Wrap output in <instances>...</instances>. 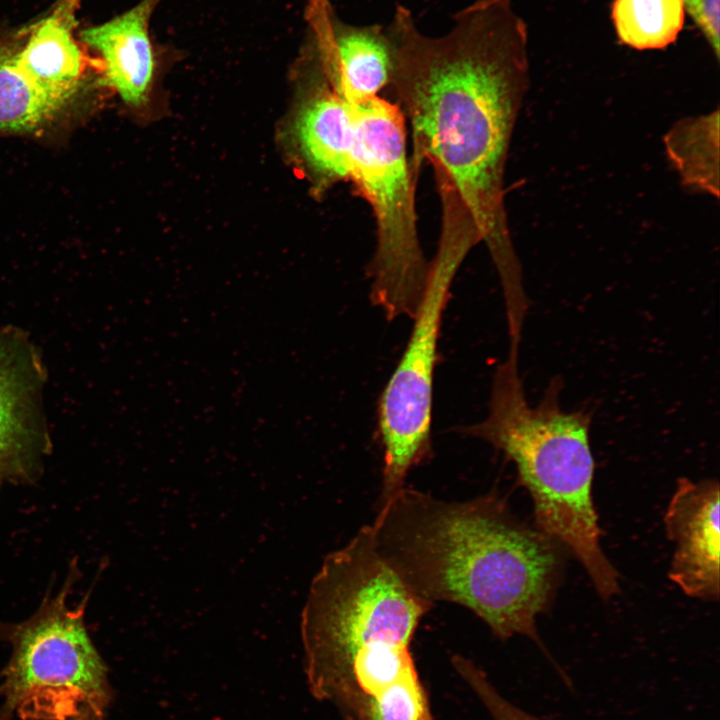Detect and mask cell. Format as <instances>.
Masks as SVG:
<instances>
[{
    "mask_svg": "<svg viewBox=\"0 0 720 720\" xmlns=\"http://www.w3.org/2000/svg\"><path fill=\"white\" fill-rule=\"evenodd\" d=\"M389 37L392 84L415 154L433 166L440 235L487 246L501 279L521 266L509 233L504 175L529 84L528 30L511 0H477L441 36L397 7Z\"/></svg>",
    "mask_w": 720,
    "mask_h": 720,
    "instance_id": "1",
    "label": "cell"
},
{
    "mask_svg": "<svg viewBox=\"0 0 720 720\" xmlns=\"http://www.w3.org/2000/svg\"><path fill=\"white\" fill-rule=\"evenodd\" d=\"M369 524L379 553L417 595L470 609L500 639L541 644L536 618L551 604L562 546L487 494L445 501L406 488Z\"/></svg>",
    "mask_w": 720,
    "mask_h": 720,
    "instance_id": "2",
    "label": "cell"
},
{
    "mask_svg": "<svg viewBox=\"0 0 720 720\" xmlns=\"http://www.w3.org/2000/svg\"><path fill=\"white\" fill-rule=\"evenodd\" d=\"M433 603L379 553L370 525L324 559L301 618L312 694L364 720L393 691L420 681L410 644Z\"/></svg>",
    "mask_w": 720,
    "mask_h": 720,
    "instance_id": "3",
    "label": "cell"
},
{
    "mask_svg": "<svg viewBox=\"0 0 720 720\" xmlns=\"http://www.w3.org/2000/svg\"><path fill=\"white\" fill-rule=\"evenodd\" d=\"M561 388V379L553 378L539 404L530 406L518 358L508 355L496 368L487 417L463 431L488 442L515 464L518 481L533 500L536 528L567 548L598 594L609 599L619 592V582L601 547L593 502L591 414L562 410Z\"/></svg>",
    "mask_w": 720,
    "mask_h": 720,
    "instance_id": "4",
    "label": "cell"
},
{
    "mask_svg": "<svg viewBox=\"0 0 720 720\" xmlns=\"http://www.w3.org/2000/svg\"><path fill=\"white\" fill-rule=\"evenodd\" d=\"M68 577L37 611L15 624H0L12 648L0 673V720H104L113 690L108 668L84 621L87 597L68 605L76 576Z\"/></svg>",
    "mask_w": 720,
    "mask_h": 720,
    "instance_id": "5",
    "label": "cell"
},
{
    "mask_svg": "<svg viewBox=\"0 0 720 720\" xmlns=\"http://www.w3.org/2000/svg\"><path fill=\"white\" fill-rule=\"evenodd\" d=\"M353 108L350 181L370 204L376 224V247L369 266L370 298L390 321L413 318L430 264L418 237L405 118L398 105L379 96Z\"/></svg>",
    "mask_w": 720,
    "mask_h": 720,
    "instance_id": "6",
    "label": "cell"
},
{
    "mask_svg": "<svg viewBox=\"0 0 720 720\" xmlns=\"http://www.w3.org/2000/svg\"><path fill=\"white\" fill-rule=\"evenodd\" d=\"M464 258L457 252L437 249L412 318L408 343L380 395L377 435L383 449V469L378 505L401 490L410 470L431 456L433 381L440 327L450 287Z\"/></svg>",
    "mask_w": 720,
    "mask_h": 720,
    "instance_id": "7",
    "label": "cell"
},
{
    "mask_svg": "<svg viewBox=\"0 0 720 720\" xmlns=\"http://www.w3.org/2000/svg\"><path fill=\"white\" fill-rule=\"evenodd\" d=\"M43 369L16 330L0 332V486L30 482L50 448L40 407Z\"/></svg>",
    "mask_w": 720,
    "mask_h": 720,
    "instance_id": "8",
    "label": "cell"
},
{
    "mask_svg": "<svg viewBox=\"0 0 720 720\" xmlns=\"http://www.w3.org/2000/svg\"><path fill=\"white\" fill-rule=\"evenodd\" d=\"M719 483L714 479L677 481L664 524L675 551L669 578L689 597L719 599Z\"/></svg>",
    "mask_w": 720,
    "mask_h": 720,
    "instance_id": "9",
    "label": "cell"
},
{
    "mask_svg": "<svg viewBox=\"0 0 720 720\" xmlns=\"http://www.w3.org/2000/svg\"><path fill=\"white\" fill-rule=\"evenodd\" d=\"M326 0H313L311 18L325 75L351 106L378 96L390 83L393 55L386 28L342 22Z\"/></svg>",
    "mask_w": 720,
    "mask_h": 720,
    "instance_id": "10",
    "label": "cell"
},
{
    "mask_svg": "<svg viewBox=\"0 0 720 720\" xmlns=\"http://www.w3.org/2000/svg\"><path fill=\"white\" fill-rule=\"evenodd\" d=\"M159 1L143 0L124 14L81 32L82 41L101 56L102 84L130 105L142 104L150 89L155 64L148 22Z\"/></svg>",
    "mask_w": 720,
    "mask_h": 720,
    "instance_id": "11",
    "label": "cell"
},
{
    "mask_svg": "<svg viewBox=\"0 0 720 720\" xmlns=\"http://www.w3.org/2000/svg\"><path fill=\"white\" fill-rule=\"evenodd\" d=\"M294 138L309 170L324 185L348 181L355 141L354 108L324 81L300 106Z\"/></svg>",
    "mask_w": 720,
    "mask_h": 720,
    "instance_id": "12",
    "label": "cell"
},
{
    "mask_svg": "<svg viewBox=\"0 0 720 720\" xmlns=\"http://www.w3.org/2000/svg\"><path fill=\"white\" fill-rule=\"evenodd\" d=\"M18 43H0V136L42 132L64 117L78 97L45 88L20 66Z\"/></svg>",
    "mask_w": 720,
    "mask_h": 720,
    "instance_id": "13",
    "label": "cell"
},
{
    "mask_svg": "<svg viewBox=\"0 0 720 720\" xmlns=\"http://www.w3.org/2000/svg\"><path fill=\"white\" fill-rule=\"evenodd\" d=\"M17 60L45 88L80 96L85 59L64 16H51L35 26L26 40L18 43Z\"/></svg>",
    "mask_w": 720,
    "mask_h": 720,
    "instance_id": "14",
    "label": "cell"
},
{
    "mask_svg": "<svg viewBox=\"0 0 720 720\" xmlns=\"http://www.w3.org/2000/svg\"><path fill=\"white\" fill-rule=\"evenodd\" d=\"M669 160L682 186L719 196V111L674 123L664 136Z\"/></svg>",
    "mask_w": 720,
    "mask_h": 720,
    "instance_id": "15",
    "label": "cell"
},
{
    "mask_svg": "<svg viewBox=\"0 0 720 720\" xmlns=\"http://www.w3.org/2000/svg\"><path fill=\"white\" fill-rule=\"evenodd\" d=\"M611 18L623 45L663 49L676 41L683 28L684 0H613Z\"/></svg>",
    "mask_w": 720,
    "mask_h": 720,
    "instance_id": "16",
    "label": "cell"
},
{
    "mask_svg": "<svg viewBox=\"0 0 720 720\" xmlns=\"http://www.w3.org/2000/svg\"><path fill=\"white\" fill-rule=\"evenodd\" d=\"M458 672L480 698L493 720H550L523 710L504 698L474 665L462 660Z\"/></svg>",
    "mask_w": 720,
    "mask_h": 720,
    "instance_id": "17",
    "label": "cell"
},
{
    "mask_svg": "<svg viewBox=\"0 0 720 720\" xmlns=\"http://www.w3.org/2000/svg\"><path fill=\"white\" fill-rule=\"evenodd\" d=\"M685 10L703 33L719 59L720 38H719V9L720 0H684Z\"/></svg>",
    "mask_w": 720,
    "mask_h": 720,
    "instance_id": "18",
    "label": "cell"
}]
</instances>
